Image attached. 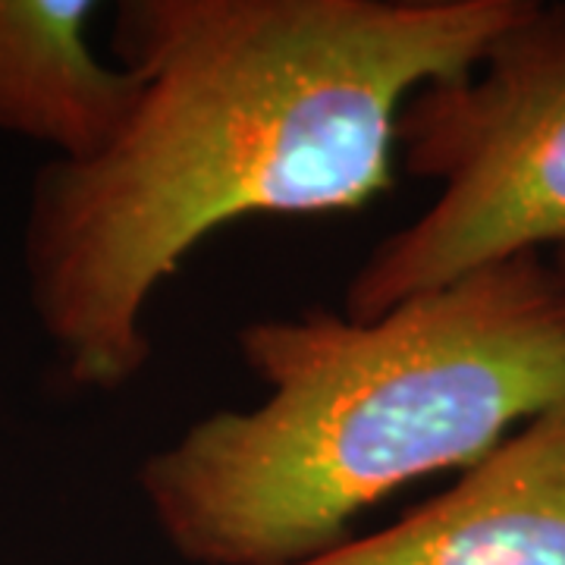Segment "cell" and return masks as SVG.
Listing matches in <instances>:
<instances>
[{"instance_id":"cell-1","label":"cell","mask_w":565,"mask_h":565,"mask_svg":"<svg viewBox=\"0 0 565 565\" xmlns=\"http://www.w3.org/2000/svg\"><path fill=\"white\" fill-rule=\"evenodd\" d=\"M531 0H122L117 132L32 182L25 282L57 371L110 393L151 362L148 311L230 223L362 211L396 182L412 92L468 73Z\"/></svg>"},{"instance_id":"cell-2","label":"cell","mask_w":565,"mask_h":565,"mask_svg":"<svg viewBox=\"0 0 565 565\" xmlns=\"http://www.w3.org/2000/svg\"><path fill=\"white\" fill-rule=\"evenodd\" d=\"M236 349L262 403L207 412L145 456L139 493L189 563L302 565L565 399V282L546 255H519L371 321L258 318Z\"/></svg>"},{"instance_id":"cell-3","label":"cell","mask_w":565,"mask_h":565,"mask_svg":"<svg viewBox=\"0 0 565 565\" xmlns=\"http://www.w3.org/2000/svg\"><path fill=\"white\" fill-rule=\"evenodd\" d=\"M396 161L437 185L345 286L343 315L381 318L487 264L565 243V3L531 0L468 73L412 92Z\"/></svg>"},{"instance_id":"cell-4","label":"cell","mask_w":565,"mask_h":565,"mask_svg":"<svg viewBox=\"0 0 565 565\" xmlns=\"http://www.w3.org/2000/svg\"><path fill=\"white\" fill-rule=\"evenodd\" d=\"M302 565H565V399L440 497Z\"/></svg>"},{"instance_id":"cell-5","label":"cell","mask_w":565,"mask_h":565,"mask_svg":"<svg viewBox=\"0 0 565 565\" xmlns=\"http://www.w3.org/2000/svg\"><path fill=\"white\" fill-rule=\"evenodd\" d=\"M95 0H0V132L79 161L132 102V76L92 44Z\"/></svg>"},{"instance_id":"cell-6","label":"cell","mask_w":565,"mask_h":565,"mask_svg":"<svg viewBox=\"0 0 565 565\" xmlns=\"http://www.w3.org/2000/svg\"><path fill=\"white\" fill-rule=\"evenodd\" d=\"M546 258H550V264L556 267V274H559V277H563V282H565V243L556 245V248H553V252H550Z\"/></svg>"}]
</instances>
